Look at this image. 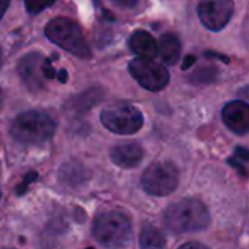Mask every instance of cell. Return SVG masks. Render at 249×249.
Wrapping results in <instances>:
<instances>
[{
  "mask_svg": "<svg viewBox=\"0 0 249 249\" xmlns=\"http://www.w3.org/2000/svg\"><path fill=\"white\" fill-rule=\"evenodd\" d=\"M163 220L166 228L174 233L201 232L210 225V213L201 201L184 198L166 209Z\"/></svg>",
  "mask_w": 249,
  "mask_h": 249,
  "instance_id": "obj_1",
  "label": "cell"
},
{
  "mask_svg": "<svg viewBox=\"0 0 249 249\" xmlns=\"http://www.w3.org/2000/svg\"><path fill=\"white\" fill-rule=\"evenodd\" d=\"M55 121L42 111H26L10 124V136L23 144H39L50 140L55 133Z\"/></svg>",
  "mask_w": 249,
  "mask_h": 249,
  "instance_id": "obj_2",
  "label": "cell"
},
{
  "mask_svg": "<svg viewBox=\"0 0 249 249\" xmlns=\"http://www.w3.org/2000/svg\"><path fill=\"white\" fill-rule=\"evenodd\" d=\"M133 226L127 214L118 210H109L96 216L92 235L98 244L105 248L125 247L131 239Z\"/></svg>",
  "mask_w": 249,
  "mask_h": 249,
  "instance_id": "obj_3",
  "label": "cell"
},
{
  "mask_svg": "<svg viewBox=\"0 0 249 249\" xmlns=\"http://www.w3.org/2000/svg\"><path fill=\"white\" fill-rule=\"evenodd\" d=\"M45 35L53 44L74 54L76 57L90 58L92 55L80 26L71 19L67 18L51 19L45 25Z\"/></svg>",
  "mask_w": 249,
  "mask_h": 249,
  "instance_id": "obj_4",
  "label": "cell"
},
{
  "mask_svg": "<svg viewBox=\"0 0 249 249\" xmlns=\"http://www.w3.org/2000/svg\"><path fill=\"white\" fill-rule=\"evenodd\" d=\"M179 184V174L172 162L162 160L152 163L142 177L143 190L155 197L172 194Z\"/></svg>",
  "mask_w": 249,
  "mask_h": 249,
  "instance_id": "obj_5",
  "label": "cell"
},
{
  "mask_svg": "<svg viewBox=\"0 0 249 249\" xmlns=\"http://www.w3.org/2000/svg\"><path fill=\"white\" fill-rule=\"evenodd\" d=\"M128 71L133 79L144 89L150 92H159L165 89L171 80V74L168 69L155 61L152 57H142L131 60L128 64Z\"/></svg>",
  "mask_w": 249,
  "mask_h": 249,
  "instance_id": "obj_6",
  "label": "cell"
},
{
  "mask_svg": "<svg viewBox=\"0 0 249 249\" xmlns=\"http://www.w3.org/2000/svg\"><path fill=\"white\" fill-rule=\"evenodd\" d=\"M101 123L115 134L130 136L137 133L144 123L143 114L131 105H117L101 112Z\"/></svg>",
  "mask_w": 249,
  "mask_h": 249,
  "instance_id": "obj_7",
  "label": "cell"
},
{
  "mask_svg": "<svg viewBox=\"0 0 249 249\" xmlns=\"http://www.w3.org/2000/svg\"><path fill=\"white\" fill-rule=\"evenodd\" d=\"M233 10V0H200L197 6V15L201 23L214 32L226 28L232 19Z\"/></svg>",
  "mask_w": 249,
  "mask_h": 249,
  "instance_id": "obj_8",
  "label": "cell"
},
{
  "mask_svg": "<svg viewBox=\"0 0 249 249\" xmlns=\"http://www.w3.org/2000/svg\"><path fill=\"white\" fill-rule=\"evenodd\" d=\"M44 60L45 57L41 53H29L19 60L18 71L20 80L32 92H38L45 88V76L42 70Z\"/></svg>",
  "mask_w": 249,
  "mask_h": 249,
  "instance_id": "obj_9",
  "label": "cell"
},
{
  "mask_svg": "<svg viewBox=\"0 0 249 249\" xmlns=\"http://www.w3.org/2000/svg\"><path fill=\"white\" fill-rule=\"evenodd\" d=\"M225 125L235 134L244 136L249 133V104L244 101H231L222 109Z\"/></svg>",
  "mask_w": 249,
  "mask_h": 249,
  "instance_id": "obj_10",
  "label": "cell"
},
{
  "mask_svg": "<svg viewBox=\"0 0 249 249\" xmlns=\"http://www.w3.org/2000/svg\"><path fill=\"white\" fill-rule=\"evenodd\" d=\"M111 160L121 168L130 169V168H136L144 156V152L142 149V146L136 142H125V143H120L117 146H114L111 149Z\"/></svg>",
  "mask_w": 249,
  "mask_h": 249,
  "instance_id": "obj_11",
  "label": "cell"
},
{
  "mask_svg": "<svg viewBox=\"0 0 249 249\" xmlns=\"http://www.w3.org/2000/svg\"><path fill=\"white\" fill-rule=\"evenodd\" d=\"M158 55L166 64H175L181 55V42L175 34H163L158 42Z\"/></svg>",
  "mask_w": 249,
  "mask_h": 249,
  "instance_id": "obj_12",
  "label": "cell"
},
{
  "mask_svg": "<svg viewBox=\"0 0 249 249\" xmlns=\"http://www.w3.org/2000/svg\"><path fill=\"white\" fill-rule=\"evenodd\" d=\"M130 48L142 57H155L158 55V42L156 39L146 31H136L130 36Z\"/></svg>",
  "mask_w": 249,
  "mask_h": 249,
  "instance_id": "obj_13",
  "label": "cell"
},
{
  "mask_svg": "<svg viewBox=\"0 0 249 249\" xmlns=\"http://www.w3.org/2000/svg\"><path fill=\"white\" fill-rule=\"evenodd\" d=\"M140 247L142 248H163L166 241L163 233L156 229L152 225H146L143 226L142 232H140V238H139Z\"/></svg>",
  "mask_w": 249,
  "mask_h": 249,
  "instance_id": "obj_14",
  "label": "cell"
},
{
  "mask_svg": "<svg viewBox=\"0 0 249 249\" xmlns=\"http://www.w3.org/2000/svg\"><path fill=\"white\" fill-rule=\"evenodd\" d=\"M55 0H25V7L29 13L36 15L54 4Z\"/></svg>",
  "mask_w": 249,
  "mask_h": 249,
  "instance_id": "obj_15",
  "label": "cell"
},
{
  "mask_svg": "<svg viewBox=\"0 0 249 249\" xmlns=\"http://www.w3.org/2000/svg\"><path fill=\"white\" fill-rule=\"evenodd\" d=\"M42 70H44V76H45V79H54V77H57V71H55V69L53 67L51 60H48V58H45V60H44Z\"/></svg>",
  "mask_w": 249,
  "mask_h": 249,
  "instance_id": "obj_16",
  "label": "cell"
},
{
  "mask_svg": "<svg viewBox=\"0 0 249 249\" xmlns=\"http://www.w3.org/2000/svg\"><path fill=\"white\" fill-rule=\"evenodd\" d=\"M36 177H38V175H36V172H29V174H26V175H25V178H23V182H22V185H20V187H18V194H22V193H25V190H26L28 184L34 182Z\"/></svg>",
  "mask_w": 249,
  "mask_h": 249,
  "instance_id": "obj_17",
  "label": "cell"
},
{
  "mask_svg": "<svg viewBox=\"0 0 249 249\" xmlns=\"http://www.w3.org/2000/svg\"><path fill=\"white\" fill-rule=\"evenodd\" d=\"M111 1L120 7H124V9H133L139 3V0H111Z\"/></svg>",
  "mask_w": 249,
  "mask_h": 249,
  "instance_id": "obj_18",
  "label": "cell"
},
{
  "mask_svg": "<svg viewBox=\"0 0 249 249\" xmlns=\"http://www.w3.org/2000/svg\"><path fill=\"white\" fill-rule=\"evenodd\" d=\"M235 155H236V156H239L241 159H244V160L249 162V150H247V149H244V147H238V149L235 150Z\"/></svg>",
  "mask_w": 249,
  "mask_h": 249,
  "instance_id": "obj_19",
  "label": "cell"
},
{
  "mask_svg": "<svg viewBox=\"0 0 249 249\" xmlns=\"http://www.w3.org/2000/svg\"><path fill=\"white\" fill-rule=\"evenodd\" d=\"M9 4H10V0H0V19L4 16V13H6Z\"/></svg>",
  "mask_w": 249,
  "mask_h": 249,
  "instance_id": "obj_20",
  "label": "cell"
},
{
  "mask_svg": "<svg viewBox=\"0 0 249 249\" xmlns=\"http://www.w3.org/2000/svg\"><path fill=\"white\" fill-rule=\"evenodd\" d=\"M196 61V57L194 55H188V57H185V60H184V64H182V69L184 70H187L190 66H193V63Z\"/></svg>",
  "mask_w": 249,
  "mask_h": 249,
  "instance_id": "obj_21",
  "label": "cell"
},
{
  "mask_svg": "<svg viewBox=\"0 0 249 249\" xmlns=\"http://www.w3.org/2000/svg\"><path fill=\"white\" fill-rule=\"evenodd\" d=\"M206 57H210V58H222L225 63H228V61H229V58H228V57L220 55V54H216V53H210V51H207V53H206Z\"/></svg>",
  "mask_w": 249,
  "mask_h": 249,
  "instance_id": "obj_22",
  "label": "cell"
},
{
  "mask_svg": "<svg viewBox=\"0 0 249 249\" xmlns=\"http://www.w3.org/2000/svg\"><path fill=\"white\" fill-rule=\"evenodd\" d=\"M57 77H58V80H60L61 83H66V82H67V79H69V74H67V71H66L64 69H61V70L58 71Z\"/></svg>",
  "mask_w": 249,
  "mask_h": 249,
  "instance_id": "obj_23",
  "label": "cell"
},
{
  "mask_svg": "<svg viewBox=\"0 0 249 249\" xmlns=\"http://www.w3.org/2000/svg\"><path fill=\"white\" fill-rule=\"evenodd\" d=\"M3 90H1V88H0V109H1V107H3Z\"/></svg>",
  "mask_w": 249,
  "mask_h": 249,
  "instance_id": "obj_24",
  "label": "cell"
},
{
  "mask_svg": "<svg viewBox=\"0 0 249 249\" xmlns=\"http://www.w3.org/2000/svg\"><path fill=\"white\" fill-rule=\"evenodd\" d=\"M0 64H1V50H0Z\"/></svg>",
  "mask_w": 249,
  "mask_h": 249,
  "instance_id": "obj_25",
  "label": "cell"
},
{
  "mask_svg": "<svg viewBox=\"0 0 249 249\" xmlns=\"http://www.w3.org/2000/svg\"><path fill=\"white\" fill-rule=\"evenodd\" d=\"M0 198H1V193H0Z\"/></svg>",
  "mask_w": 249,
  "mask_h": 249,
  "instance_id": "obj_26",
  "label": "cell"
}]
</instances>
